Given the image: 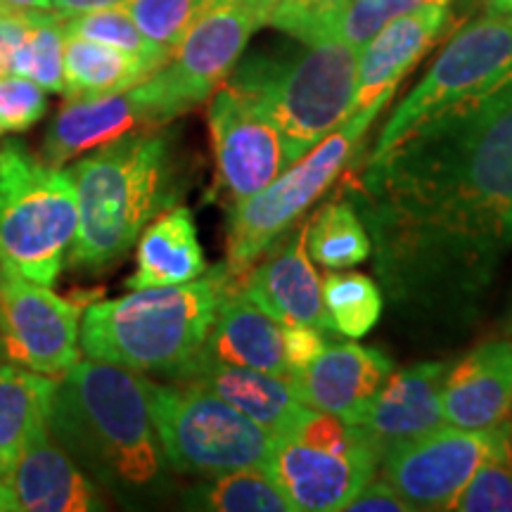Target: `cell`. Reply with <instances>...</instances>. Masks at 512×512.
<instances>
[{"label":"cell","mask_w":512,"mask_h":512,"mask_svg":"<svg viewBox=\"0 0 512 512\" xmlns=\"http://www.w3.org/2000/svg\"><path fill=\"white\" fill-rule=\"evenodd\" d=\"M304 46L290 57H249L235 64L226 79L278 126L287 164L302 159L342 126L356 100L361 50L332 38Z\"/></svg>","instance_id":"5b68a950"},{"label":"cell","mask_w":512,"mask_h":512,"mask_svg":"<svg viewBox=\"0 0 512 512\" xmlns=\"http://www.w3.org/2000/svg\"><path fill=\"white\" fill-rule=\"evenodd\" d=\"M152 74L155 72L143 60L124 53V50L79 36L64 38L62 95L67 100L124 93Z\"/></svg>","instance_id":"484cf974"},{"label":"cell","mask_w":512,"mask_h":512,"mask_svg":"<svg viewBox=\"0 0 512 512\" xmlns=\"http://www.w3.org/2000/svg\"><path fill=\"white\" fill-rule=\"evenodd\" d=\"M448 366L451 363L425 361L389 375L368 403L358 427H363L384 453L396 444L444 427L441 387Z\"/></svg>","instance_id":"ffe728a7"},{"label":"cell","mask_w":512,"mask_h":512,"mask_svg":"<svg viewBox=\"0 0 512 512\" xmlns=\"http://www.w3.org/2000/svg\"><path fill=\"white\" fill-rule=\"evenodd\" d=\"M384 448L358 425L306 406L287 437L275 439L261 470L294 512L344 510L375 477Z\"/></svg>","instance_id":"ba28073f"},{"label":"cell","mask_w":512,"mask_h":512,"mask_svg":"<svg viewBox=\"0 0 512 512\" xmlns=\"http://www.w3.org/2000/svg\"><path fill=\"white\" fill-rule=\"evenodd\" d=\"M214 5L216 0H128L124 10L150 41L171 53L192 24Z\"/></svg>","instance_id":"836d02e7"},{"label":"cell","mask_w":512,"mask_h":512,"mask_svg":"<svg viewBox=\"0 0 512 512\" xmlns=\"http://www.w3.org/2000/svg\"><path fill=\"white\" fill-rule=\"evenodd\" d=\"M230 283L226 264L181 285L145 287L83 311L81 354L93 361L174 377L207 342Z\"/></svg>","instance_id":"277c9868"},{"label":"cell","mask_w":512,"mask_h":512,"mask_svg":"<svg viewBox=\"0 0 512 512\" xmlns=\"http://www.w3.org/2000/svg\"><path fill=\"white\" fill-rule=\"evenodd\" d=\"M271 252L266 259L261 256L238 280L242 294L280 325H309L332 332L320 278L306 252V223L290 240H280Z\"/></svg>","instance_id":"9a60e30c"},{"label":"cell","mask_w":512,"mask_h":512,"mask_svg":"<svg viewBox=\"0 0 512 512\" xmlns=\"http://www.w3.org/2000/svg\"><path fill=\"white\" fill-rule=\"evenodd\" d=\"M0 74H5V60H3V55H0Z\"/></svg>","instance_id":"f6af8a7d"},{"label":"cell","mask_w":512,"mask_h":512,"mask_svg":"<svg viewBox=\"0 0 512 512\" xmlns=\"http://www.w3.org/2000/svg\"><path fill=\"white\" fill-rule=\"evenodd\" d=\"M510 330H512V328H510Z\"/></svg>","instance_id":"7dc6e473"},{"label":"cell","mask_w":512,"mask_h":512,"mask_svg":"<svg viewBox=\"0 0 512 512\" xmlns=\"http://www.w3.org/2000/svg\"><path fill=\"white\" fill-rule=\"evenodd\" d=\"M446 425L458 430H494L512 413V339H489L456 366L441 387Z\"/></svg>","instance_id":"e0dca14e"},{"label":"cell","mask_w":512,"mask_h":512,"mask_svg":"<svg viewBox=\"0 0 512 512\" xmlns=\"http://www.w3.org/2000/svg\"><path fill=\"white\" fill-rule=\"evenodd\" d=\"M207 261L188 207H169L147 223L138 238L136 273L126 280L128 290L181 285L200 278Z\"/></svg>","instance_id":"cb8c5ba5"},{"label":"cell","mask_w":512,"mask_h":512,"mask_svg":"<svg viewBox=\"0 0 512 512\" xmlns=\"http://www.w3.org/2000/svg\"><path fill=\"white\" fill-rule=\"evenodd\" d=\"M57 377L38 375L0 361V475H8L15 460L48 430L50 401Z\"/></svg>","instance_id":"d4e9b609"},{"label":"cell","mask_w":512,"mask_h":512,"mask_svg":"<svg viewBox=\"0 0 512 512\" xmlns=\"http://www.w3.org/2000/svg\"><path fill=\"white\" fill-rule=\"evenodd\" d=\"M347 512H413L411 505L403 501L399 491L389 484L387 477L370 479L358 494L347 503Z\"/></svg>","instance_id":"74e56055"},{"label":"cell","mask_w":512,"mask_h":512,"mask_svg":"<svg viewBox=\"0 0 512 512\" xmlns=\"http://www.w3.org/2000/svg\"><path fill=\"white\" fill-rule=\"evenodd\" d=\"M384 105L387 102H375L354 112L264 190L233 204L228 221V259L223 261L233 280H240L261 256L271 252L302 221L311 204L337 181Z\"/></svg>","instance_id":"52a82bcc"},{"label":"cell","mask_w":512,"mask_h":512,"mask_svg":"<svg viewBox=\"0 0 512 512\" xmlns=\"http://www.w3.org/2000/svg\"><path fill=\"white\" fill-rule=\"evenodd\" d=\"M128 0H50V10L62 19L83 15V12L105 10V8H121Z\"/></svg>","instance_id":"f35d334b"},{"label":"cell","mask_w":512,"mask_h":512,"mask_svg":"<svg viewBox=\"0 0 512 512\" xmlns=\"http://www.w3.org/2000/svg\"><path fill=\"white\" fill-rule=\"evenodd\" d=\"M358 188L396 302L482 292L512 249V76L370 157Z\"/></svg>","instance_id":"6da1fadb"},{"label":"cell","mask_w":512,"mask_h":512,"mask_svg":"<svg viewBox=\"0 0 512 512\" xmlns=\"http://www.w3.org/2000/svg\"><path fill=\"white\" fill-rule=\"evenodd\" d=\"M79 200V233L67 266L100 273L119 264L147 223L174 207L176 181L164 133H126L69 169Z\"/></svg>","instance_id":"3957f363"},{"label":"cell","mask_w":512,"mask_h":512,"mask_svg":"<svg viewBox=\"0 0 512 512\" xmlns=\"http://www.w3.org/2000/svg\"><path fill=\"white\" fill-rule=\"evenodd\" d=\"M143 124L155 126L138 86L102 98L67 100L43 138L41 159L46 164L62 166L83 152L114 143Z\"/></svg>","instance_id":"7402d4cb"},{"label":"cell","mask_w":512,"mask_h":512,"mask_svg":"<svg viewBox=\"0 0 512 512\" xmlns=\"http://www.w3.org/2000/svg\"><path fill=\"white\" fill-rule=\"evenodd\" d=\"M328 332L309 328V325H283V351L287 373H302L328 349Z\"/></svg>","instance_id":"8d00e7d4"},{"label":"cell","mask_w":512,"mask_h":512,"mask_svg":"<svg viewBox=\"0 0 512 512\" xmlns=\"http://www.w3.org/2000/svg\"><path fill=\"white\" fill-rule=\"evenodd\" d=\"M79 233L69 169L46 164L27 145L0 147V259L10 273L53 285Z\"/></svg>","instance_id":"8992f818"},{"label":"cell","mask_w":512,"mask_h":512,"mask_svg":"<svg viewBox=\"0 0 512 512\" xmlns=\"http://www.w3.org/2000/svg\"><path fill=\"white\" fill-rule=\"evenodd\" d=\"M3 3L19 10H50V0H3Z\"/></svg>","instance_id":"60d3db41"},{"label":"cell","mask_w":512,"mask_h":512,"mask_svg":"<svg viewBox=\"0 0 512 512\" xmlns=\"http://www.w3.org/2000/svg\"><path fill=\"white\" fill-rule=\"evenodd\" d=\"M238 3H242L249 12H252V17L259 22V27H266L268 15H271L280 0H238Z\"/></svg>","instance_id":"ab89813d"},{"label":"cell","mask_w":512,"mask_h":512,"mask_svg":"<svg viewBox=\"0 0 512 512\" xmlns=\"http://www.w3.org/2000/svg\"><path fill=\"white\" fill-rule=\"evenodd\" d=\"M64 38V19L53 10H36L27 41L5 60V72L27 76L46 93H62Z\"/></svg>","instance_id":"f546056e"},{"label":"cell","mask_w":512,"mask_h":512,"mask_svg":"<svg viewBox=\"0 0 512 512\" xmlns=\"http://www.w3.org/2000/svg\"><path fill=\"white\" fill-rule=\"evenodd\" d=\"M0 512H12L10 494H8V486H5L3 475H0Z\"/></svg>","instance_id":"b9f144b4"},{"label":"cell","mask_w":512,"mask_h":512,"mask_svg":"<svg viewBox=\"0 0 512 512\" xmlns=\"http://www.w3.org/2000/svg\"><path fill=\"white\" fill-rule=\"evenodd\" d=\"M5 8H8V5H5V3H3V0H0V10H5Z\"/></svg>","instance_id":"bcb514c9"},{"label":"cell","mask_w":512,"mask_h":512,"mask_svg":"<svg viewBox=\"0 0 512 512\" xmlns=\"http://www.w3.org/2000/svg\"><path fill=\"white\" fill-rule=\"evenodd\" d=\"M370 249L373 242L354 202H328L311 221H306V252L323 268L342 271L363 264Z\"/></svg>","instance_id":"4316f807"},{"label":"cell","mask_w":512,"mask_h":512,"mask_svg":"<svg viewBox=\"0 0 512 512\" xmlns=\"http://www.w3.org/2000/svg\"><path fill=\"white\" fill-rule=\"evenodd\" d=\"M344 3L347 0H280L266 24L302 43H316L320 31Z\"/></svg>","instance_id":"d590c367"},{"label":"cell","mask_w":512,"mask_h":512,"mask_svg":"<svg viewBox=\"0 0 512 512\" xmlns=\"http://www.w3.org/2000/svg\"><path fill=\"white\" fill-rule=\"evenodd\" d=\"M392 370V358L373 347L354 342L328 344L309 368L290 375V384L304 406L358 425Z\"/></svg>","instance_id":"2e32d148"},{"label":"cell","mask_w":512,"mask_h":512,"mask_svg":"<svg viewBox=\"0 0 512 512\" xmlns=\"http://www.w3.org/2000/svg\"><path fill=\"white\" fill-rule=\"evenodd\" d=\"M256 29H261L259 22L238 0L204 12L171 50L164 67L138 83L152 124H166L207 102L211 93L226 83Z\"/></svg>","instance_id":"8fae6325"},{"label":"cell","mask_w":512,"mask_h":512,"mask_svg":"<svg viewBox=\"0 0 512 512\" xmlns=\"http://www.w3.org/2000/svg\"><path fill=\"white\" fill-rule=\"evenodd\" d=\"M512 76V12L484 10L453 34L432 67L403 98L384 124L373 155L437 117V114L482 98Z\"/></svg>","instance_id":"30bf717a"},{"label":"cell","mask_w":512,"mask_h":512,"mask_svg":"<svg viewBox=\"0 0 512 512\" xmlns=\"http://www.w3.org/2000/svg\"><path fill=\"white\" fill-rule=\"evenodd\" d=\"M448 22V5H420L392 19L373 41H368L358 53L354 112L392 100L403 76L437 43Z\"/></svg>","instance_id":"ac0fdd59"},{"label":"cell","mask_w":512,"mask_h":512,"mask_svg":"<svg viewBox=\"0 0 512 512\" xmlns=\"http://www.w3.org/2000/svg\"><path fill=\"white\" fill-rule=\"evenodd\" d=\"M422 5H448L451 0H420Z\"/></svg>","instance_id":"ee69618b"},{"label":"cell","mask_w":512,"mask_h":512,"mask_svg":"<svg viewBox=\"0 0 512 512\" xmlns=\"http://www.w3.org/2000/svg\"><path fill=\"white\" fill-rule=\"evenodd\" d=\"M451 510L512 512V420L496 427L494 444Z\"/></svg>","instance_id":"4dcf8cb0"},{"label":"cell","mask_w":512,"mask_h":512,"mask_svg":"<svg viewBox=\"0 0 512 512\" xmlns=\"http://www.w3.org/2000/svg\"><path fill=\"white\" fill-rule=\"evenodd\" d=\"M197 354L228 366L290 377L283 351V325L247 299L238 280L230 283L221 297L207 342Z\"/></svg>","instance_id":"603a6c76"},{"label":"cell","mask_w":512,"mask_h":512,"mask_svg":"<svg viewBox=\"0 0 512 512\" xmlns=\"http://www.w3.org/2000/svg\"><path fill=\"white\" fill-rule=\"evenodd\" d=\"M192 505L216 512H294L292 503L261 467L214 477L195 491Z\"/></svg>","instance_id":"f1b7e54d"},{"label":"cell","mask_w":512,"mask_h":512,"mask_svg":"<svg viewBox=\"0 0 512 512\" xmlns=\"http://www.w3.org/2000/svg\"><path fill=\"white\" fill-rule=\"evenodd\" d=\"M494 430H458L444 425L396 444L384 453V477L413 510H451L477 467L482 465Z\"/></svg>","instance_id":"4fadbf2b"},{"label":"cell","mask_w":512,"mask_h":512,"mask_svg":"<svg viewBox=\"0 0 512 512\" xmlns=\"http://www.w3.org/2000/svg\"><path fill=\"white\" fill-rule=\"evenodd\" d=\"M209 131L219 181L233 204L264 190L290 166L278 126L228 81L209 98Z\"/></svg>","instance_id":"5bb4252c"},{"label":"cell","mask_w":512,"mask_h":512,"mask_svg":"<svg viewBox=\"0 0 512 512\" xmlns=\"http://www.w3.org/2000/svg\"><path fill=\"white\" fill-rule=\"evenodd\" d=\"M171 382H188L207 392L221 396L230 406L238 408L256 425L275 437H287L297 420L302 418L304 403L292 392L290 377L264 373V370L228 366L195 354Z\"/></svg>","instance_id":"44dd1931"},{"label":"cell","mask_w":512,"mask_h":512,"mask_svg":"<svg viewBox=\"0 0 512 512\" xmlns=\"http://www.w3.org/2000/svg\"><path fill=\"white\" fill-rule=\"evenodd\" d=\"M81 316V304L8 271L0 290V361L62 377L81 361Z\"/></svg>","instance_id":"7c38bea8"},{"label":"cell","mask_w":512,"mask_h":512,"mask_svg":"<svg viewBox=\"0 0 512 512\" xmlns=\"http://www.w3.org/2000/svg\"><path fill=\"white\" fill-rule=\"evenodd\" d=\"M5 275H8V268H5L3 259H0V290H3V283H5Z\"/></svg>","instance_id":"7bdbcfd3"},{"label":"cell","mask_w":512,"mask_h":512,"mask_svg":"<svg viewBox=\"0 0 512 512\" xmlns=\"http://www.w3.org/2000/svg\"><path fill=\"white\" fill-rule=\"evenodd\" d=\"M5 486L12 512H91L105 508L95 484L48 430L24 448L5 475Z\"/></svg>","instance_id":"d6986e66"},{"label":"cell","mask_w":512,"mask_h":512,"mask_svg":"<svg viewBox=\"0 0 512 512\" xmlns=\"http://www.w3.org/2000/svg\"><path fill=\"white\" fill-rule=\"evenodd\" d=\"M147 396L164 458L185 475L219 477L264 467L278 439L197 384L147 380Z\"/></svg>","instance_id":"9c48e42d"},{"label":"cell","mask_w":512,"mask_h":512,"mask_svg":"<svg viewBox=\"0 0 512 512\" xmlns=\"http://www.w3.org/2000/svg\"><path fill=\"white\" fill-rule=\"evenodd\" d=\"M323 306L330 330L358 339L368 335L382 316V292L373 278L363 273H330L320 280Z\"/></svg>","instance_id":"83f0119b"},{"label":"cell","mask_w":512,"mask_h":512,"mask_svg":"<svg viewBox=\"0 0 512 512\" xmlns=\"http://www.w3.org/2000/svg\"><path fill=\"white\" fill-rule=\"evenodd\" d=\"M48 432L100 484L140 489L162 472L164 453L147 377L86 358L57 377Z\"/></svg>","instance_id":"7a4b0ae2"},{"label":"cell","mask_w":512,"mask_h":512,"mask_svg":"<svg viewBox=\"0 0 512 512\" xmlns=\"http://www.w3.org/2000/svg\"><path fill=\"white\" fill-rule=\"evenodd\" d=\"M420 5V0H347L320 31L318 41L332 38V41H342L361 50L392 19Z\"/></svg>","instance_id":"d6a6232c"},{"label":"cell","mask_w":512,"mask_h":512,"mask_svg":"<svg viewBox=\"0 0 512 512\" xmlns=\"http://www.w3.org/2000/svg\"><path fill=\"white\" fill-rule=\"evenodd\" d=\"M48 110L46 91L19 74H0V136L27 131Z\"/></svg>","instance_id":"e575fe53"},{"label":"cell","mask_w":512,"mask_h":512,"mask_svg":"<svg viewBox=\"0 0 512 512\" xmlns=\"http://www.w3.org/2000/svg\"><path fill=\"white\" fill-rule=\"evenodd\" d=\"M64 34L88 38V41H98L105 43V46L124 50V53L143 60L152 72L164 67L166 60L171 57L169 50L157 46L155 41H150L136 27V22L124 10V5L121 8L83 12V15L64 19Z\"/></svg>","instance_id":"1f68e13d"}]
</instances>
